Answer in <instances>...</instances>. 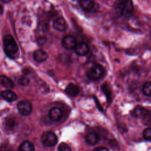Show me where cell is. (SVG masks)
Returning a JSON list of instances; mask_svg holds the SVG:
<instances>
[{"label": "cell", "instance_id": "4fadbf2b", "mask_svg": "<svg viewBox=\"0 0 151 151\" xmlns=\"http://www.w3.org/2000/svg\"><path fill=\"white\" fill-rule=\"evenodd\" d=\"M85 139L86 142L88 144L91 145H94L99 142L100 140V137H99V134L97 132L93 131L88 133L86 134Z\"/></svg>", "mask_w": 151, "mask_h": 151}, {"label": "cell", "instance_id": "3957f363", "mask_svg": "<svg viewBox=\"0 0 151 151\" xmlns=\"http://www.w3.org/2000/svg\"><path fill=\"white\" fill-rule=\"evenodd\" d=\"M41 140L42 144L46 147H52L55 146L58 142L57 137L55 133L49 131L45 132L42 134Z\"/></svg>", "mask_w": 151, "mask_h": 151}, {"label": "cell", "instance_id": "4316f807", "mask_svg": "<svg viewBox=\"0 0 151 151\" xmlns=\"http://www.w3.org/2000/svg\"><path fill=\"white\" fill-rule=\"evenodd\" d=\"M119 1H120L121 2H125L127 0H119Z\"/></svg>", "mask_w": 151, "mask_h": 151}, {"label": "cell", "instance_id": "44dd1931", "mask_svg": "<svg viewBox=\"0 0 151 151\" xmlns=\"http://www.w3.org/2000/svg\"><path fill=\"white\" fill-rule=\"evenodd\" d=\"M29 79L27 77L24 76H21L18 80V83L21 86H27L29 84Z\"/></svg>", "mask_w": 151, "mask_h": 151}, {"label": "cell", "instance_id": "5bb4252c", "mask_svg": "<svg viewBox=\"0 0 151 151\" xmlns=\"http://www.w3.org/2000/svg\"><path fill=\"white\" fill-rule=\"evenodd\" d=\"M2 97L8 102H12L18 99L17 95L10 90H5L1 92Z\"/></svg>", "mask_w": 151, "mask_h": 151}, {"label": "cell", "instance_id": "7a4b0ae2", "mask_svg": "<svg viewBox=\"0 0 151 151\" xmlns=\"http://www.w3.org/2000/svg\"><path fill=\"white\" fill-rule=\"evenodd\" d=\"M104 73L103 67L99 64H96L92 66L87 71V77L93 81L98 80L100 79Z\"/></svg>", "mask_w": 151, "mask_h": 151}, {"label": "cell", "instance_id": "ba28073f", "mask_svg": "<svg viewBox=\"0 0 151 151\" xmlns=\"http://www.w3.org/2000/svg\"><path fill=\"white\" fill-rule=\"evenodd\" d=\"M76 39L74 37L67 35L63 37L62 40V45L67 50H74L77 45Z\"/></svg>", "mask_w": 151, "mask_h": 151}, {"label": "cell", "instance_id": "83f0119b", "mask_svg": "<svg viewBox=\"0 0 151 151\" xmlns=\"http://www.w3.org/2000/svg\"><path fill=\"white\" fill-rule=\"evenodd\" d=\"M5 151H13L12 149H7V150H5Z\"/></svg>", "mask_w": 151, "mask_h": 151}, {"label": "cell", "instance_id": "9c48e42d", "mask_svg": "<svg viewBox=\"0 0 151 151\" xmlns=\"http://www.w3.org/2000/svg\"><path fill=\"white\" fill-rule=\"evenodd\" d=\"M89 46L84 42H80L77 44L74 50L75 53L79 56H84L89 52Z\"/></svg>", "mask_w": 151, "mask_h": 151}, {"label": "cell", "instance_id": "ffe728a7", "mask_svg": "<svg viewBox=\"0 0 151 151\" xmlns=\"http://www.w3.org/2000/svg\"><path fill=\"white\" fill-rule=\"evenodd\" d=\"M143 136L146 140H151V127H149L143 130Z\"/></svg>", "mask_w": 151, "mask_h": 151}, {"label": "cell", "instance_id": "30bf717a", "mask_svg": "<svg viewBox=\"0 0 151 151\" xmlns=\"http://www.w3.org/2000/svg\"><path fill=\"white\" fill-rule=\"evenodd\" d=\"M52 27L54 29L58 31H64L67 27L65 20L62 17H58L52 22Z\"/></svg>", "mask_w": 151, "mask_h": 151}, {"label": "cell", "instance_id": "484cf974", "mask_svg": "<svg viewBox=\"0 0 151 151\" xmlns=\"http://www.w3.org/2000/svg\"><path fill=\"white\" fill-rule=\"evenodd\" d=\"M2 12H3V8H2V6L1 5V14H2Z\"/></svg>", "mask_w": 151, "mask_h": 151}, {"label": "cell", "instance_id": "277c9868", "mask_svg": "<svg viewBox=\"0 0 151 151\" xmlns=\"http://www.w3.org/2000/svg\"><path fill=\"white\" fill-rule=\"evenodd\" d=\"M79 4L81 8L86 12L94 13L99 9L98 5L93 0H80Z\"/></svg>", "mask_w": 151, "mask_h": 151}, {"label": "cell", "instance_id": "2e32d148", "mask_svg": "<svg viewBox=\"0 0 151 151\" xmlns=\"http://www.w3.org/2000/svg\"><path fill=\"white\" fill-rule=\"evenodd\" d=\"M34 145L29 141H24L19 146L18 151H34Z\"/></svg>", "mask_w": 151, "mask_h": 151}, {"label": "cell", "instance_id": "9a60e30c", "mask_svg": "<svg viewBox=\"0 0 151 151\" xmlns=\"http://www.w3.org/2000/svg\"><path fill=\"white\" fill-rule=\"evenodd\" d=\"M65 92L68 95L71 97H76L78 94L80 89L74 83H70L65 88Z\"/></svg>", "mask_w": 151, "mask_h": 151}, {"label": "cell", "instance_id": "e0dca14e", "mask_svg": "<svg viewBox=\"0 0 151 151\" xmlns=\"http://www.w3.org/2000/svg\"><path fill=\"white\" fill-rule=\"evenodd\" d=\"M1 83L2 86L8 88H12L14 87V83L12 81L6 76L4 75L1 76Z\"/></svg>", "mask_w": 151, "mask_h": 151}, {"label": "cell", "instance_id": "cb8c5ba5", "mask_svg": "<svg viewBox=\"0 0 151 151\" xmlns=\"http://www.w3.org/2000/svg\"><path fill=\"white\" fill-rule=\"evenodd\" d=\"M93 151H109V149L106 147H98L94 149Z\"/></svg>", "mask_w": 151, "mask_h": 151}, {"label": "cell", "instance_id": "6da1fadb", "mask_svg": "<svg viewBox=\"0 0 151 151\" xmlns=\"http://www.w3.org/2000/svg\"><path fill=\"white\" fill-rule=\"evenodd\" d=\"M4 50L6 55L14 58L18 52V47L13 37L11 35H6L3 38Z\"/></svg>", "mask_w": 151, "mask_h": 151}, {"label": "cell", "instance_id": "603a6c76", "mask_svg": "<svg viewBox=\"0 0 151 151\" xmlns=\"http://www.w3.org/2000/svg\"><path fill=\"white\" fill-rule=\"evenodd\" d=\"M47 41V38L45 37H38L37 39V43L40 45H44Z\"/></svg>", "mask_w": 151, "mask_h": 151}, {"label": "cell", "instance_id": "8992f818", "mask_svg": "<svg viewBox=\"0 0 151 151\" xmlns=\"http://www.w3.org/2000/svg\"><path fill=\"white\" fill-rule=\"evenodd\" d=\"M17 107L18 112L23 116L29 115L32 110L31 103L29 101L26 100L19 101L17 105Z\"/></svg>", "mask_w": 151, "mask_h": 151}, {"label": "cell", "instance_id": "5b68a950", "mask_svg": "<svg viewBox=\"0 0 151 151\" xmlns=\"http://www.w3.org/2000/svg\"><path fill=\"white\" fill-rule=\"evenodd\" d=\"M133 4L132 0H127L125 2H121L120 6V11L121 15L126 18H130L133 12Z\"/></svg>", "mask_w": 151, "mask_h": 151}, {"label": "cell", "instance_id": "7402d4cb", "mask_svg": "<svg viewBox=\"0 0 151 151\" xmlns=\"http://www.w3.org/2000/svg\"><path fill=\"white\" fill-rule=\"evenodd\" d=\"M101 89L103 91V93L105 94V95L107 96V98H110V94H111V91L108 88V86L104 84H103L101 86Z\"/></svg>", "mask_w": 151, "mask_h": 151}, {"label": "cell", "instance_id": "d4e9b609", "mask_svg": "<svg viewBox=\"0 0 151 151\" xmlns=\"http://www.w3.org/2000/svg\"><path fill=\"white\" fill-rule=\"evenodd\" d=\"M12 0H1V2L4 4H8Z\"/></svg>", "mask_w": 151, "mask_h": 151}, {"label": "cell", "instance_id": "ac0fdd59", "mask_svg": "<svg viewBox=\"0 0 151 151\" xmlns=\"http://www.w3.org/2000/svg\"><path fill=\"white\" fill-rule=\"evenodd\" d=\"M143 93L147 96H151V81L146 82L142 87Z\"/></svg>", "mask_w": 151, "mask_h": 151}, {"label": "cell", "instance_id": "d6986e66", "mask_svg": "<svg viewBox=\"0 0 151 151\" xmlns=\"http://www.w3.org/2000/svg\"><path fill=\"white\" fill-rule=\"evenodd\" d=\"M58 151H71V147L65 143H61L57 149Z\"/></svg>", "mask_w": 151, "mask_h": 151}, {"label": "cell", "instance_id": "7c38bea8", "mask_svg": "<svg viewBox=\"0 0 151 151\" xmlns=\"http://www.w3.org/2000/svg\"><path fill=\"white\" fill-rule=\"evenodd\" d=\"M48 54L47 53L42 49H39L34 52L33 58L35 61L38 63H42L45 61L48 58Z\"/></svg>", "mask_w": 151, "mask_h": 151}, {"label": "cell", "instance_id": "52a82bcc", "mask_svg": "<svg viewBox=\"0 0 151 151\" xmlns=\"http://www.w3.org/2000/svg\"><path fill=\"white\" fill-rule=\"evenodd\" d=\"M131 114L134 117H141L143 119H150L151 118V111L141 107H136L132 111Z\"/></svg>", "mask_w": 151, "mask_h": 151}, {"label": "cell", "instance_id": "8fae6325", "mask_svg": "<svg viewBox=\"0 0 151 151\" xmlns=\"http://www.w3.org/2000/svg\"><path fill=\"white\" fill-rule=\"evenodd\" d=\"M63 112L59 107L52 108L48 113V116L52 121H58L63 117Z\"/></svg>", "mask_w": 151, "mask_h": 151}]
</instances>
